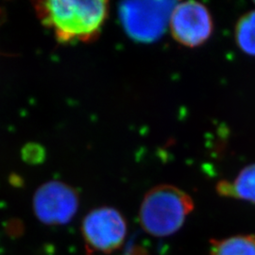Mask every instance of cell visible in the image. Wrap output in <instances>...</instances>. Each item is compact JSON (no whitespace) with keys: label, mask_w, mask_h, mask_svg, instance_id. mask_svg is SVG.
Segmentation results:
<instances>
[{"label":"cell","mask_w":255,"mask_h":255,"mask_svg":"<svg viewBox=\"0 0 255 255\" xmlns=\"http://www.w3.org/2000/svg\"><path fill=\"white\" fill-rule=\"evenodd\" d=\"M35 9L42 23L60 42H90L108 15V2L101 0L39 1Z\"/></svg>","instance_id":"cell-1"},{"label":"cell","mask_w":255,"mask_h":255,"mask_svg":"<svg viewBox=\"0 0 255 255\" xmlns=\"http://www.w3.org/2000/svg\"><path fill=\"white\" fill-rule=\"evenodd\" d=\"M193 210L194 201L187 193L174 185L161 184L145 195L139 210V221L146 234L169 237L182 228Z\"/></svg>","instance_id":"cell-2"},{"label":"cell","mask_w":255,"mask_h":255,"mask_svg":"<svg viewBox=\"0 0 255 255\" xmlns=\"http://www.w3.org/2000/svg\"><path fill=\"white\" fill-rule=\"evenodd\" d=\"M175 1H129L119 8L128 35L140 43H151L164 34L169 25Z\"/></svg>","instance_id":"cell-3"},{"label":"cell","mask_w":255,"mask_h":255,"mask_svg":"<svg viewBox=\"0 0 255 255\" xmlns=\"http://www.w3.org/2000/svg\"><path fill=\"white\" fill-rule=\"evenodd\" d=\"M127 231L123 215L110 206L92 210L82 220V237L91 252L105 255L115 253L124 244Z\"/></svg>","instance_id":"cell-4"},{"label":"cell","mask_w":255,"mask_h":255,"mask_svg":"<svg viewBox=\"0 0 255 255\" xmlns=\"http://www.w3.org/2000/svg\"><path fill=\"white\" fill-rule=\"evenodd\" d=\"M80 205L77 191L70 185L50 181L37 189L32 199L36 219L47 226L65 225L76 216Z\"/></svg>","instance_id":"cell-5"},{"label":"cell","mask_w":255,"mask_h":255,"mask_svg":"<svg viewBox=\"0 0 255 255\" xmlns=\"http://www.w3.org/2000/svg\"><path fill=\"white\" fill-rule=\"evenodd\" d=\"M169 26L174 39L188 47L201 46L213 32L209 10L197 1L178 3L171 13Z\"/></svg>","instance_id":"cell-6"},{"label":"cell","mask_w":255,"mask_h":255,"mask_svg":"<svg viewBox=\"0 0 255 255\" xmlns=\"http://www.w3.org/2000/svg\"><path fill=\"white\" fill-rule=\"evenodd\" d=\"M217 190L220 196L255 204V164L244 167L233 181L219 182Z\"/></svg>","instance_id":"cell-7"},{"label":"cell","mask_w":255,"mask_h":255,"mask_svg":"<svg viewBox=\"0 0 255 255\" xmlns=\"http://www.w3.org/2000/svg\"><path fill=\"white\" fill-rule=\"evenodd\" d=\"M210 255H255V236L239 235L213 240Z\"/></svg>","instance_id":"cell-8"},{"label":"cell","mask_w":255,"mask_h":255,"mask_svg":"<svg viewBox=\"0 0 255 255\" xmlns=\"http://www.w3.org/2000/svg\"><path fill=\"white\" fill-rule=\"evenodd\" d=\"M236 41L243 52L255 56V10L248 12L238 20Z\"/></svg>","instance_id":"cell-9"},{"label":"cell","mask_w":255,"mask_h":255,"mask_svg":"<svg viewBox=\"0 0 255 255\" xmlns=\"http://www.w3.org/2000/svg\"></svg>","instance_id":"cell-10"}]
</instances>
